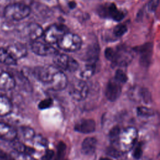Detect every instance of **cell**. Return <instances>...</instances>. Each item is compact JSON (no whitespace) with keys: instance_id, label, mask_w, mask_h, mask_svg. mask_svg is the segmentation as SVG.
<instances>
[{"instance_id":"484cf974","label":"cell","mask_w":160,"mask_h":160,"mask_svg":"<svg viewBox=\"0 0 160 160\" xmlns=\"http://www.w3.org/2000/svg\"><path fill=\"white\" fill-rule=\"evenodd\" d=\"M21 131L22 136L26 140L31 141L34 139L35 137V132L32 128L29 127L24 126L21 128Z\"/></svg>"},{"instance_id":"5bb4252c","label":"cell","mask_w":160,"mask_h":160,"mask_svg":"<svg viewBox=\"0 0 160 160\" xmlns=\"http://www.w3.org/2000/svg\"><path fill=\"white\" fill-rule=\"evenodd\" d=\"M68 84V81L66 74L59 70L54 76L52 81L48 86L51 90L61 91L66 88Z\"/></svg>"},{"instance_id":"9c48e42d","label":"cell","mask_w":160,"mask_h":160,"mask_svg":"<svg viewBox=\"0 0 160 160\" xmlns=\"http://www.w3.org/2000/svg\"><path fill=\"white\" fill-rule=\"evenodd\" d=\"M128 95L129 98L134 102H144L149 103L151 101L150 92L144 88L140 86H133L128 91Z\"/></svg>"},{"instance_id":"ba28073f","label":"cell","mask_w":160,"mask_h":160,"mask_svg":"<svg viewBox=\"0 0 160 160\" xmlns=\"http://www.w3.org/2000/svg\"><path fill=\"white\" fill-rule=\"evenodd\" d=\"M69 95L76 101H82L85 99L89 93V87L83 80H76L74 81L69 88Z\"/></svg>"},{"instance_id":"4fadbf2b","label":"cell","mask_w":160,"mask_h":160,"mask_svg":"<svg viewBox=\"0 0 160 160\" xmlns=\"http://www.w3.org/2000/svg\"><path fill=\"white\" fill-rule=\"evenodd\" d=\"M17 135V131L12 126L0 121V139L12 142L16 140Z\"/></svg>"},{"instance_id":"8fae6325","label":"cell","mask_w":160,"mask_h":160,"mask_svg":"<svg viewBox=\"0 0 160 160\" xmlns=\"http://www.w3.org/2000/svg\"><path fill=\"white\" fill-rule=\"evenodd\" d=\"M31 49L34 54L41 56L55 55L58 53V51L49 44L37 41H32Z\"/></svg>"},{"instance_id":"ffe728a7","label":"cell","mask_w":160,"mask_h":160,"mask_svg":"<svg viewBox=\"0 0 160 160\" xmlns=\"http://www.w3.org/2000/svg\"><path fill=\"white\" fill-rule=\"evenodd\" d=\"M12 111L11 100L4 94L0 93V117L9 115Z\"/></svg>"},{"instance_id":"5b68a950","label":"cell","mask_w":160,"mask_h":160,"mask_svg":"<svg viewBox=\"0 0 160 160\" xmlns=\"http://www.w3.org/2000/svg\"><path fill=\"white\" fill-rule=\"evenodd\" d=\"M54 66L59 69L66 70L70 72H74L78 69V62L71 57L65 54H55L53 59Z\"/></svg>"},{"instance_id":"6da1fadb","label":"cell","mask_w":160,"mask_h":160,"mask_svg":"<svg viewBox=\"0 0 160 160\" xmlns=\"http://www.w3.org/2000/svg\"><path fill=\"white\" fill-rule=\"evenodd\" d=\"M104 55L115 66L120 67L128 65L133 58L132 51L125 46H119L116 49L108 48L104 51Z\"/></svg>"},{"instance_id":"9a60e30c","label":"cell","mask_w":160,"mask_h":160,"mask_svg":"<svg viewBox=\"0 0 160 160\" xmlns=\"http://www.w3.org/2000/svg\"><path fill=\"white\" fill-rule=\"evenodd\" d=\"M16 83V79L11 74L0 69V90H11L15 87Z\"/></svg>"},{"instance_id":"cb8c5ba5","label":"cell","mask_w":160,"mask_h":160,"mask_svg":"<svg viewBox=\"0 0 160 160\" xmlns=\"http://www.w3.org/2000/svg\"><path fill=\"white\" fill-rule=\"evenodd\" d=\"M10 156L13 160H36L29 154L14 151L11 152Z\"/></svg>"},{"instance_id":"d6a6232c","label":"cell","mask_w":160,"mask_h":160,"mask_svg":"<svg viewBox=\"0 0 160 160\" xmlns=\"http://www.w3.org/2000/svg\"><path fill=\"white\" fill-rule=\"evenodd\" d=\"M66 150V144L63 142H60L58 146V159H61L64 154Z\"/></svg>"},{"instance_id":"30bf717a","label":"cell","mask_w":160,"mask_h":160,"mask_svg":"<svg viewBox=\"0 0 160 160\" xmlns=\"http://www.w3.org/2000/svg\"><path fill=\"white\" fill-rule=\"evenodd\" d=\"M99 14L103 17H109L116 21H121L124 17V12L119 10L114 3L104 5L99 8Z\"/></svg>"},{"instance_id":"e0dca14e","label":"cell","mask_w":160,"mask_h":160,"mask_svg":"<svg viewBox=\"0 0 160 160\" xmlns=\"http://www.w3.org/2000/svg\"><path fill=\"white\" fill-rule=\"evenodd\" d=\"M96 122L93 119H82L77 122L74 126V130L81 133L88 134L95 131Z\"/></svg>"},{"instance_id":"7c38bea8","label":"cell","mask_w":160,"mask_h":160,"mask_svg":"<svg viewBox=\"0 0 160 160\" xmlns=\"http://www.w3.org/2000/svg\"><path fill=\"white\" fill-rule=\"evenodd\" d=\"M122 84L117 81L114 78L111 79L107 84L105 95L110 101L117 100L121 95L122 91Z\"/></svg>"},{"instance_id":"8992f818","label":"cell","mask_w":160,"mask_h":160,"mask_svg":"<svg viewBox=\"0 0 160 160\" xmlns=\"http://www.w3.org/2000/svg\"><path fill=\"white\" fill-rule=\"evenodd\" d=\"M67 32L66 28L62 24H53L44 31V39L46 43H57L62 36Z\"/></svg>"},{"instance_id":"52a82bcc","label":"cell","mask_w":160,"mask_h":160,"mask_svg":"<svg viewBox=\"0 0 160 160\" xmlns=\"http://www.w3.org/2000/svg\"><path fill=\"white\" fill-rule=\"evenodd\" d=\"M59 70L55 66L45 65L36 68L33 73L39 81L48 85L52 81L54 76Z\"/></svg>"},{"instance_id":"ac0fdd59","label":"cell","mask_w":160,"mask_h":160,"mask_svg":"<svg viewBox=\"0 0 160 160\" xmlns=\"http://www.w3.org/2000/svg\"><path fill=\"white\" fill-rule=\"evenodd\" d=\"M26 34L31 41H34L43 36L44 31L39 24L31 22L26 27Z\"/></svg>"},{"instance_id":"836d02e7","label":"cell","mask_w":160,"mask_h":160,"mask_svg":"<svg viewBox=\"0 0 160 160\" xmlns=\"http://www.w3.org/2000/svg\"><path fill=\"white\" fill-rule=\"evenodd\" d=\"M159 0H150L148 4V9L149 11H154L159 6Z\"/></svg>"},{"instance_id":"7402d4cb","label":"cell","mask_w":160,"mask_h":160,"mask_svg":"<svg viewBox=\"0 0 160 160\" xmlns=\"http://www.w3.org/2000/svg\"><path fill=\"white\" fill-rule=\"evenodd\" d=\"M16 62L8 52L6 48L0 47V62L6 65H15Z\"/></svg>"},{"instance_id":"d590c367","label":"cell","mask_w":160,"mask_h":160,"mask_svg":"<svg viewBox=\"0 0 160 160\" xmlns=\"http://www.w3.org/2000/svg\"><path fill=\"white\" fill-rule=\"evenodd\" d=\"M0 160H13L10 154H8L0 148Z\"/></svg>"},{"instance_id":"7a4b0ae2","label":"cell","mask_w":160,"mask_h":160,"mask_svg":"<svg viewBox=\"0 0 160 160\" xmlns=\"http://www.w3.org/2000/svg\"><path fill=\"white\" fill-rule=\"evenodd\" d=\"M31 13V8L23 3L16 2L7 5L4 9V17L11 21H19L27 18Z\"/></svg>"},{"instance_id":"e575fe53","label":"cell","mask_w":160,"mask_h":160,"mask_svg":"<svg viewBox=\"0 0 160 160\" xmlns=\"http://www.w3.org/2000/svg\"><path fill=\"white\" fill-rule=\"evenodd\" d=\"M54 154V152L52 150H47L44 154L42 156V160H51Z\"/></svg>"},{"instance_id":"603a6c76","label":"cell","mask_w":160,"mask_h":160,"mask_svg":"<svg viewBox=\"0 0 160 160\" xmlns=\"http://www.w3.org/2000/svg\"><path fill=\"white\" fill-rule=\"evenodd\" d=\"M95 64L93 63H88L82 69L80 72V76L84 79L90 78L95 72Z\"/></svg>"},{"instance_id":"83f0119b","label":"cell","mask_w":160,"mask_h":160,"mask_svg":"<svg viewBox=\"0 0 160 160\" xmlns=\"http://www.w3.org/2000/svg\"><path fill=\"white\" fill-rule=\"evenodd\" d=\"M127 26L123 24H119L116 26L113 29L114 34L117 37H121L127 31Z\"/></svg>"},{"instance_id":"1f68e13d","label":"cell","mask_w":160,"mask_h":160,"mask_svg":"<svg viewBox=\"0 0 160 160\" xmlns=\"http://www.w3.org/2000/svg\"><path fill=\"white\" fill-rule=\"evenodd\" d=\"M52 104V100L51 98L45 99L41 101L38 105V107L40 109H44L49 108Z\"/></svg>"},{"instance_id":"3957f363","label":"cell","mask_w":160,"mask_h":160,"mask_svg":"<svg viewBox=\"0 0 160 160\" xmlns=\"http://www.w3.org/2000/svg\"><path fill=\"white\" fill-rule=\"evenodd\" d=\"M138 139V131L134 127H128L121 131L118 142L119 150L122 152L131 150L135 146Z\"/></svg>"},{"instance_id":"d4e9b609","label":"cell","mask_w":160,"mask_h":160,"mask_svg":"<svg viewBox=\"0 0 160 160\" xmlns=\"http://www.w3.org/2000/svg\"><path fill=\"white\" fill-rule=\"evenodd\" d=\"M137 114L141 117H150L154 114V111L152 109L145 106H139L137 108Z\"/></svg>"},{"instance_id":"4316f807","label":"cell","mask_w":160,"mask_h":160,"mask_svg":"<svg viewBox=\"0 0 160 160\" xmlns=\"http://www.w3.org/2000/svg\"><path fill=\"white\" fill-rule=\"evenodd\" d=\"M120 132H121V129L118 126H114L110 130L109 133V137L110 141L112 143L118 142Z\"/></svg>"},{"instance_id":"277c9868","label":"cell","mask_w":160,"mask_h":160,"mask_svg":"<svg viewBox=\"0 0 160 160\" xmlns=\"http://www.w3.org/2000/svg\"><path fill=\"white\" fill-rule=\"evenodd\" d=\"M57 44L64 51L75 52L81 48L82 39L78 34L67 32L59 40Z\"/></svg>"},{"instance_id":"f546056e","label":"cell","mask_w":160,"mask_h":160,"mask_svg":"<svg viewBox=\"0 0 160 160\" xmlns=\"http://www.w3.org/2000/svg\"><path fill=\"white\" fill-rule=\"evenodd\" d=\"M121 151L119 149H116L113 146H109L106 149V153L113 158H118L119 157L121 154Z\"/></svg>"},{"instance_id":"d6986e66","label":"cell","mask_w":160,"mask_h":160,"mask_svg":"<svg viewBox=\"0 0 160 160\" xmlns=\"http://www.w3.org/2000/svg\"><path fill=\"white\" fill-rule=\"evenodd\" d=\"M97 146V140L92 137L86 138L82 143L81 151L85 155H92L94 153Z\"/></svg>"},{"instance_id":"f1b7e54d","label":"cell","mask_w":160,"mask_h":160,"mask_svg":"<svg viewBox=\"0 0 160 160\" xmlns=\"http://www.w3.org/2000/svg\"><path fill=\"white\" fill-rule=\"evenodd\" d=\"M117 81L120 82L121 84L125 83L128 80V77L126 74V73L121 69H118L115 73L114 78Z\"/></svg>"},{"instance_id":"4dcf8cb0","label":"cell","mask_w":160,"mask_h":160,"mask_svg":"<svg viewBox=\"0 0 160 160\" xmlns=\"http://www.w3.org/2000/svg\"><path fill=\"white\" fill-rule=\"evenodd\" d=\"M142 145L141 144V143H138L134 148V150L132 152V156L135 159H139L142 156Z\"/></svg>"},{"instance_id":"8d00e7d4","label":"cell","mask_w":160,"mask_h":160,"mask_svg":"<svg viewBox=\"0 0 160 160\" xmlns=\"http://www.w3.org/2000/svg\"><path fill=\"white\" fill-rule=\"evenodd\" d=\"M99 160H112V159L108 158H101L99 159Z\"/></svg>"},{"instance_id":"44dd1931","label":"cell","mask_w":160,"mask_h":160,"mask_svg":"<svg viewBox=\"0 0 160 160\" xmlns=\"http://www.w3.org/2000/svg\"><path fill=\"white\" fill-rule=\"evenodd\" d=\"M99 54V47L96 44L91 46L88 48V50L85 54L84 59L89 63L94 64L98 59Z\"/></svg>"},{"instance_id":"2e32d148","label":"cell","mask_w":160,"mask_h":160,"mask_svg":"<svg viewBox=\"0 0 160 160\" xmlns=\"http://www.w3.org/2000/svg\"><path fill=\"white\" fill-rule=\"evenodd\" d=\"M6 49L12 58L16 61L25 57L28 53L26 46L20 42L11 44L6 48Z\"/></svg>"}]
</instances>
